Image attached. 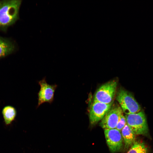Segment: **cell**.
Returning <instances> with one entry per match:
<instances>
[{"mask_svg":"<svg viewBox=\"0 0 153 153\" xmlns=\"http://www.w3.org/2000/svg\"><path fill=\"white\" fill-rule=\"evenodd\" d=\"M22 0L0 1V30L7 31L19 18V11Z\"/></svg>","mask_w":153,"mask_h":153,"instance_id":"obj_1","label":"cell"},{"mask_svg":"<svg viewBox=\"0 0 153 153\" xmlns=\"http://www.w3.org/2000/svg\"><path fill=\"white\" fill-rule=\"evenodd\" d=\"M126 124L135 135H146L148 129L145 114L143 110L134 113L126 114Z\"/></svg>","mask_w":153,"mask_h":153,"instance_id":"obj_2","label":"cell"},{"mask_svg":"<svg viewBox=\"0 0 153 153\" xmlns=\"http://www.w3.org/2000/svg\"><path fill=\"white\" fill-rule=\"evenodd\" d=\"M116 99L123 112L126 114L137 113L141 110L140 105L133 95L128 91L120 89L117 93Z\"/></svg>","mask_w":153,"mask_h":153,"instance_id":"obj_3","label":"cell"},{"mask_svg":"<svg viewBox=\"0 0 153 153\" xmlns=\"http://www.w3.org/2000/svg\"><path fill=\"white\" fill-rule=\"evenodd\" d=\"M117 85V82L115 80H112L101 85L96 92L94 101L106 104L113 102Z\"/></svg>","mask_w":153,"mask_h":153,"instance_id":"obj_4","label":"cell"},{"mask_svg":"<svg viewBox=\"0 0 153 153\" xmlns=\"http://www.w3.org/2000/svg\"><path fill=\"white\" fill-rule=\"evenodd\" d=\"M38 84L40 88L38 93L37 107L44 103L51 104L53 102L55 92L58 86L56 84L48 83L45 77L39 81Z\"/></svg>","mask_w":153,"mask_h":153,"instance_id":"obj_5","label":"cell"},{"mask_svg":"<svg viewBox=\"0 0 153 153\" xmlns=\"http://www.w3.org/2000/svg\"><path fill=\"white\" fill-rule=\"evenodd\" d=\"M123 113L122 110L119 105H112L101 120L100 123V126L104 129L115 128Z\"/></svg>","mask_w":153,"mask_h":153,"instance_id":"obj_6","label":"cell"},{"mask_svg":"<svg viewBox=\"0 0 153 153\" xmlns=\"http://www.w3.org/2000/svg\"><path fill=\"white\" fill-rule=\"evenodd\" d=\"M113 102L109 104H106L93 101L89 111V116L90 124L94 125L101 120L112 107Z\"/></svg>","mask_w":153,"mask_h":153,"instance_id":"obj_7","label":"cell"},{"mask_svg":"<svg viewBox=\"0 0 153 153\" xmlns=\"http://www.w3.org/2000/svg\"><path fill=\"white\" fill-rule=\"evenodd\" d=\"M107 144L110 151L114 153L119 151L123 144L121 132L116 128L104 129Z\"/></svg>","mask_w":153,"mask_h":153,"instance_id":"obj_8","label":"cell"},{"mask_svg":"<svg viewBox=\"0 0 153 153\" xmlns=\"http://www.w3.org/2000/svg\"><path fill=\"white\" fill-rule=\"evenodd\" d=\"M15 45L9 39L0 36V59L11 54L15 50Z\"/></svg>","mask_w":153,"mask_h":153,"instance_id":"obj_9","label":"cell"},{"mask_svg":"<svg viewBox=\"0 0 153 153\" xmlns=\"http://www.w3.org/2000/svg\"><path fill=\"white\" fill-rule=\"evenodd\" d=\"M2 114L5 124L9 125L15 120L17 114L16 109L10 105L4 106L2 110Z\"/></svg>","mask_w":153,"mask_h":153,"instance_id":"obj_10","label":"cell"},{"mask_svg":"<svg viewBox=\"0 0 153 153\" xmlns=\"http://www.w3.org/2000/svg\"><path fill=\"white\" fill-rule=\"evenodd\" d=\"M125 148L128 149L135 141V135L126 124L121 131Z\"/></svg>","mask_w":153,"mask_h":153,"instance_id":"obj_11","label":"cell"},{"mask_svg":"<svg viewBox=\"0 0 153 153\" xmlns=\"http://www.w3.org/2000/svg\"><path fill=\"white\" fill-rule=\"evenodd\" d=\"M148 147L144 143L135 141L127 153H148Z\"/></svg>","mask_w":153,"mask_h":153,"instance_id":"obj_12","label":"cell"},{"mask_svg":"<svg viewBox=\"0 0 153 153\" xmlns=\"http://www.w3.org/2000/svg\"><path fill=\"white\" fill-rule=\"evenodd\" d=\"M126 124L125 116L123 114H122L121 117L115 128L121 132L122 129Z\"/></svg>","mask_w":153,"mask_h":153,"instance_id":"obj_13","label":"cell"}]
</instances>
